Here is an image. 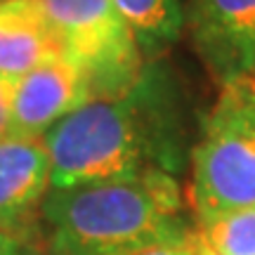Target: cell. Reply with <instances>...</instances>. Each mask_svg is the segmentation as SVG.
Listing matches in <instances>:
<instances>
[{
  "label": "cell",
  "mask_w": 255,
  "mask_h": 255,
  "mask_svg": "<svg viewBox=\"0 0 255 255\" xmlns=\"http://www.w3.org/2000/svg\"><path fill=\"white\" fill-rule=\"evenodd\" d=\"M55 189L170 173L182 163V121L156 66L116 97H92L43 135Z\"/></svg>",
  "instance_id": "1"
},
{
  "label": "cell",
  "mask_w": 255,
  "mask_h": 255,
  "mask_svg": "<svg viewBox=\"0 0 255 255\" xmlns=\"http://www.w3.org/2000/svg\"><path fill=\"white\" fill-rule=\"evenodd\" d=\"M50 246L62 255H132L191 232L182 191L170 173L50 187L40 206Z\"/></svg>",
  "instance_id": "2"
},
{
  "label": "cell",
  "mask_w": 255,
  "mask_h": 255,
  "mask_svg": "<svg viewBox=\"0 0 255 255\" xmlns=\"http://www.w3.org/2000/svg\"><path fill=\"white\" fill-rule=\"evenodd\" d=\"M187 199L196 222L255 206V73L220 85L191 146Z\"/></svg>",
  "instance_id": "3"
},
{
  "label": "cell",
  "mask_w": 255,
  "mask_h": 255,
  "mask_svg": "<svg viewBox=\"0 0 255 255\" xmlns=\"http://www.w3.org/2000/svg\"><path fill=\"white\" fill-rule=\"evenodd\" d=\"M64 55L85 69L92 97L128 92L146 69L132 28L114 0H38Z\"/></svg>",
  "instance_id": "4"
},
{
  "label": "cell",
  "mask_w": 255,
  "mask_h": 255,
  "mask_svg": "<svg viewBox=\"0 0 255 255\" xmlns=\"http://www.w3.org/2000/svg\"><path fill=\"white\" fill-rule=\"evenodd\" d=\"M184 28L220 85L255 73V0H187Z\"/></svg>",
  "instance_id": "5"
},
{
  "label": "cell",
  "mask_w": 255,
  "mask_h": 255,
  "mask_svg": "<svg viewBox=\"0 0 255 255\" xmlns=\"http://www.w3.org/2000/svg\"><path fill=\"white\" fill-rule=\"evenodd\" d=\"M88 100L92 85L85 69L66 55L55 57L14 81L9 135L43 137Z\"/></svg>",
  "instance_id": "6"
},
{
  "label": "cell",
  "mask_w": 255,
  "mask_h": 255,
  "mask_svg": "<svg viewBox=\"0 0 255 255\" xmlns=\"http://www.w3.org/2000/svg\"><path fill=\"white\" fill-rule=\"evenodd\" d=\"M50 154L43 137L0 139V229L26 232L50 191Z\"/></svg>",
  "instance_id": "7"
},
{
  "label": "cell",
  "mask_w": 255,
  "mask_h": 255,
  "mask_svg": "<svg viewBox=\"0 0 255 255\" xmlns=\"http://www.w3.org/2000/svg\"><path fill=\"white\" fill-rule=\"evenodd\" d=\"M64 55L38 0H0V76L17 81Z\"/></svg>",
  "instance_id": "8"
},
{
  "label": "cell",
  "mask_w": 255,
  "mask_h": 255,
  "mask_svg": "<svg viewBox=\"0 0 255 255\" xmlns=\"http://www.w3.org/2000/svg\"><path fill=\"white\" fill-rule=\"evenodd\" d=\"M132 28L146 62L158 59L177 43L187 21V0H114Z\"/></svg>",
  "instance_id": "9"
},
{
  "label": "cell",
  "mask_w": 255,
  "mask_h": 255,
  "mask_svg": "<svg viewBox=\"0 0 255 255\" xmlns=\"http://www.w3.org/2000/svg\"><path fill=\"white\" fill-rule=\"evenodd\" d=\"M194 232L201 246L218 255H255V206L199 220Z\"/></svg>",
  "instance_id": "10"
},
{
  "label": "cell",
  "mask_w": 255,
  "mask_h": 255,
  "mask_svg": "<svg viewBox=\"0 0 255 255\" xmlns=\"http://www.w3.org/2000/svg\"><path fill=\"white\" fill-rule=\"evenodd\" d=\"M196 248H199V239H196V232L191 229V232L182 234V237L151 244V246L142 248V251H137L132 255H194Z\"/></svg>",
  "instance_id": "11"
},
{
  "label": "cell",
  "mask_w": 255,
  "mask_h": 255,
  "mask_svg": "<svg viewBox=\"0 0 255 255\" xmlns=\"http://www.w3.org/2000/svg\"><path fill=\"white\" fill-rule=\"evenodd\" d=\"M12 97H14V81L0 76V139L9 135V126H12Z\"/></svg>",
  "instance_id": "12"
},
{
  "label": "cell",
  "mask_w": 255,
  "mask_h": 255,
  "mask_svg": "<svg viewBox=\"0 0 255 255\" xmlns=\"http://www.w3.org/2000/svg\"><path fill=\"white\" fill-rule=\"evenodd\" d=\"M21 248H24V237L0 229V255H21Z\"/></svg>",
  "instance_id": "13"
},
{
  "label": "cell",
  "mask_w": 255,
  "mask_h": 255,
  "mask_svg": "<svg viewBox=\"0 0 255 255\" xmlns=\"http://www.w3.org/2000/svg\"><path fill=\"white\" fill-rule=\"evenodd\" d=\"M21 255H62V253L50 246V241H47V239H31V241L24 239Z\"/></svg>",
  "instance_id": "14"
},
{
  "label": "cell",
  "mask_w": 255,
  "mask_h": 255,
  "mask_svg": "<svg viewBox=\"0 0 255 255\" xmlns=\"http://www.w3.org/2000/svg\"><path fill=\"white\" fill-rule=\"evenodd\" d=\"M194 255H218V253H213V251H208V248H203L199 244V248H196V253H194Z\"/></svg>",
  "instance_id": "15"
}]
</instances>
